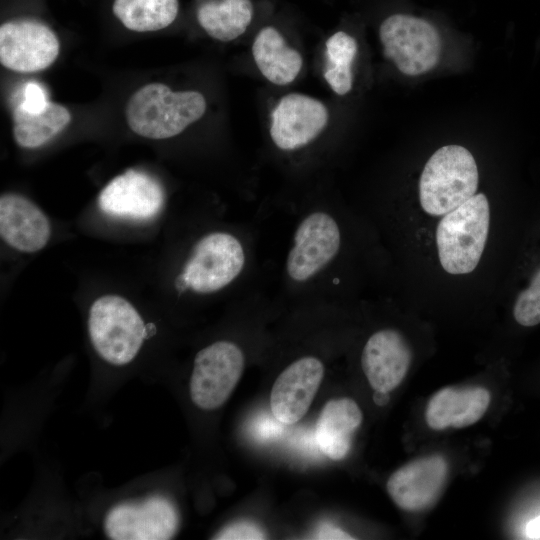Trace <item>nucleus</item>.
I'll return each mask as SVG.
<instances>
[{"mask_svg": "<svg viewBox=\"0 0 540 540\" xmlns=\"http://www.w3.org/2000/svg\"><path fill=\"white\" fill-rule=\"evenodd\" d=\"M526 534L529 539H540V516L532 519L527 524Z\"/></svg>", "mask_w": 540, "mask_h": 540, "instance_id": "obj_28", "label": "nucleus"}, {"mask_svg": "<svg viewBox=\"0 0 540 540\" xmlns=\"http://www.w3.org/2000/svg\"><path fill=\"white\" fill-rule=\"evenodd\" d=\"M448 476V464L440 455L413 460L396 470L387 481L394 503L409 512L430 508L440 497Z\"/></svg>", "mask_w": 540, "mask_h": 540, "instance_id": "obj_13", "label": "nucleus"}, {"mask_svg": "<svg viewBox=\"0 0 540 540\" xmlns=\"http://www.w3.org/2000/svg\"><path fill=\"white\" fill-rule=\"evenodd\" d=\"M379 37L384 55L405 75L426 73L439 61L441 38L437 29L425 19L393 14L380 25Z\"/></svg>", "mask_w": 540, "mask_h": 540, "instance_id": "obj_7", "label": "nucleus"}, {"mask_svg": "<svg viewBox=\"0 0 540 540\" xmlns=\"http://www.w3.org/2000/svg\"><path fill=\"white\" fill-rule=\"evenodd\" d=\"M490 206L484 193H476L443 215L436 228L442 268L451 275L471 273L479 264L487 242Z\"/></svg>", "mask_w": 540, "mask_h": 540, "instance_id": "obj_4", "label": "nucleus"}, {"mask_svg": "<svg viewBox=\"0 0 540 540\" xmlns=\"http://www.w3.org/2000/svg\"><path fill=\"white\" fill-rule=\"evenodd\" d=\"M479 173L468 149L446 145L426 162L419 179V202L431 216H443L476 194Z\"/></svg>", "mask_w": 540, "mask_h": 540, "instance_id": "obj_5", "label": "nucleus"}, {"mask_svg": "<svg viewBox=\"0 0 540 540\" xmlns=\"http://www.w3.org/2000/svg\"><path fill=\"white\" fill-rule=\"evenodd\" d=\"M324 376V365L314 356H303L288 365L276 378L270 408L282 424L298 422L308 411Z\"/></svg>", "mask_w": 540, "mask_h": 540, "instance_id": "obj_14", "label": "nucleus"}, {"mask_svg": "<svg viewBox=\"0 0 540 540\" xmlns=\"http://www.w3.org/2000/svg\"><path fill=\"white\" fill-rule=\"evenodd\" d=\"M343 234L335 215L325 208L301 214L284 262L285 286L302 293L319 286L342 250Z\"/></svg>", "mask_w": 540, "mask_h": 540, "instance_id": "obj_2", "label": "nucleus"}, {"mask_svg": "<svg viewBox=\"0 0 540 540\" xmlns=\"http://www.w3.org/2000/svg\"><path fill=\"white\" fill-rule=\"evenodd\" d=\"M88 331L99 356L122 366L138 354L146 338V325L132 304L117 295H104L90 307Z\"/></svg>", "mask_w": 540, "mask_h": 540, "instance_id": "obj_6", "label": "nucleus"}, {"mask_svg": "<svg viewBox=\"0 0 540 540\" xmlns=\"http://www.w3.org/2000/svg\"><path fill=\"white\" fill-rule=\"evenodd\" d=\"M329 113L318 99L299 93L283 96L271 115L270 136L281 151L299 150L326 128Z\"/></svg>", "mask_w": 540, "mask_h": 540, "instance_id": "obj_11", "label": "nucleus"}, {"mask_svg": "<svg viewBox=\"0 0 540 540\" xmlns=\"http://www.w3.org/2000/svg\"><path fill=\"white\" fill-rule=\"evenodd\" d=\"M327 63L323 76L338 95H345L352 89V63L357 54L356 40L344 31H338L326 41Z\"/></svg>", "mask_w": 540, "mask_h": 540, "instance_id": "obj_23", "label": "nucleus"}, {"mask_svg": "<svg viewBox=\"0 0 540 540\" xmlns=\"http://www.w3.org/2000/svg\"><path fill=\"white\" fill-rule=\"evenodd\" d=\"M314 539H322V540H348V539H354L350 534L342 530L341 528L331 524L324 522L322 523L316 530L314 534Z\"/></svg>", "mask_w": 540, "mask_h": 540, "instance_id": "obj_27", "label": "nucleus"}, {"mask_svg": "<svg viewBox=\"0 0 540 540\" xmlns=\"http://www.w3.org/2000/svg\"><path fill=\"white\" fill-rule=\"evenodd\" d=\"M0 234L10 247L34 253L48 243L51 225L32 201L22 195L6 193L0 198Z\"/></svg>", "mask_w": 540, "mask_h": 540, "instance_id": "obj_16", "label": "nucleus"}, {"mask_svg": "<svg viewBox=\"0 0 540 540\" xmlns=\"http://www.w3.org/2000/svg\"><path fill=\"white\" fill-rule=\"evenodd\" d=\"M253 263L251 240L228 230L211 231L197 240L174 281L179 294L209 295L246 278Z\"/></svg>", "mask_w": 540, "mask_h": 540, "instance_id": "obj_1", "label": "nucleus"}, {"mask_svg": "<svg viewBox=\"0 0 540 540\" xmlns=\"http://www.w3.org/2000/svg\"><path fill=\"white\" fill-rule=\"evenodd\" d=\"M252 54L261 74L276 85L293 82L303 65L301 54L289 47L282 34L272 26L258 32Z\"/></svg>", "mask_w": 540, "mask_h": 540, "instance_id": "obj_19", "label": "nucleus"}, {"mask_svg": "<svg viewBox=\"0 0 540 540\" xmlns=\"http://www.w3.org/2000/svg\"><path fill=\"white\" fill-rule=\"evenodd\" d=\"M164 201L161 184L151 175L134 169L114 177L98 197L99 208L105 214L134 220L155 217Z\"/></svg>", "mask_w": 540, "mask_h": 540, "instance_id": "obj_12", "label": "nucleus"}, {"mask_svg": "<svg viewBox=\"0 0 540 540\" xmlns=\"http://www.w3.org/2000/svg\"><path fill=\"white\" fill-rule=\"evenodd\" d=\"M47 103L48 100L43 88L35 82L27 83L23 93V100L19 105L30 111H37Z\"/></svg>", "mask_w": 540, "mask_h": 540, "instance_id": "obj_26", "label": "nucleus"}, {"mask_svg": "<svg viewBox=\"0 0 540 540\" xmlns=\"http://www.w3.org/2000/svg\"><path fill=\"white\" fill-rule=\"evenodd\" d=\"M490 393L483 387H445L429 400L425 419L436 431L464 428L479 421L488 409Z\"/></svg>", "mask_w": 540, "mask_h": 540, "instance_id": "obj_17", "label": "nucleus"}, {"mask_svg": "<svg viewBox=\"0 0 540 540\" xmlns=\"http://www.w3.org/2000/svg\"><path fill=\"white\" fill-rule=\"evenodd\" d=\"M513 316L518 324L532 327L540 324V267L534 272L528 286L517 296Z\"/></svg>", "mask_w": 540, "mask_h": 540, "instance_id": "obj_24", "label": "nucleus"}, {"mask_svg": "<svg viewBox=\"0 0 540 540\" xmlns=\"http://www.w3.org/2000/svg\"><path fill=\"white\" fill-rule=\"evenodd\" d=\"M71 120L66 107L48 101L40 110L30 111L19 104L13 110V135L23 148H37L59 134Z\"/></svg>", "mask_w": 540, "mask_h": 540, "instance_id": "obj_20", "label": "nucleus"}, {"mask_svg": "<svg viewBox=\"0 0 540 540\" xmlns=\"http://www.w3.org/2000/svg\"><path fill=\"white\" fill-rule=\"evenodd\" d=\"M253 17L251 0L207 1L197 10V20L212 38L229 42L242 35Z\"/></svg>", "mask_w": 540, "mask_h": 540, "instance_id": "obj_21", "label": "nucleus"}, {"mask_svg": "<svg viewBox=\"0 0 540 540\" xmlns=\"http://www.w3.org/2000/svg\"><path fill=\"white\" fill-rule=\"evenodd\" d=\"M206 107L198 91L175 92L162 83H150L130 97L125 117L134 133L159 140L180 134L204 115Z\"/></svg>", "mask_w": 540, "mask_h": 540, "instance_id": "obj_3", "label": "nucleus"}, {"mask_svg": "<svg viewBox=\"0 0 540 540\" xmlns=\"http://www.w3.org/2000/svg\"><path fill=\"white\" fill-rule=\"evenodd\" d=\"M244 367V352L232 341H216L201 349L195 356L189 384L193 403L203 410L222 406L239 382Z\"/></svg>", "mask_w": 540, "mask_h": 540, "instance_id": "obj_8", "label": "nucleus"}, {"mask_svg": "<svg viewBox=\"0 0 540 540\" xmlns=\"http://www.w3.org/2000/svg\"><path fill=\"white\" fill-rule=\"evenodd\" d=\"M179 9L178 0H115L114 15L129 30L151 32L169 26Z\"/></svg>", "mask_w": 540, "mask_h": 540, "instance_id": "obj_22", "label": "nucleus"}, {"mask_svg": "<svg viewBox=\"0 0 540 540\" xmlns=\"http://www.w3.org/2000/svg\"><path fill=\"white\" fill-rule=\"evenodd\" d=\"M178 527L176 507L159 495L113 507L104 523L107 536L115 540H166L175 535Z\"/></svg>", "mask_w": 540, "mask_h": 540, "instance_id": "obj_9", "label": "nucleus"}, {"mask_svg": "<svg viewBox=\"0 0 540 540\" xmlns=\"http://www.w3.org/2000/svg\"><path fill=\"white\" fill-rule=\"evenodd\" d=\"M412 353L405 337L386 328L373 333L361 355L362 370L374 391L391 392L405 378Z\"/></svg>", "mask_w": 540, "mask_h": 540, "instance_id": "obj_15", "label": "nucleus"}, {"mask_svg": "<svg viewBox=\"0 0 540 540\" xmlns=\"http://www.w3.org/2000/svg\"><path fill=\"white\" fill-rule=\"evenodd\" d=\"M362 419V412L353 399L344 397L329 400L316 422L315 438L319 449L330 459L345 458Z\"/></svg>", "mask_w": 540, "mask_h": 540, "instance_id": "obj_18", "label": "nucleus"}, {"mask_svg": "<svg viewBox=\"0 0 540 540\" xmlns=\"http://www.w3.org/2000/svg\"><path fill=\"white\" fill-rule=\"evenodd\" d=\"M263 529L253 521L240 520L233 522L219 531L214 539L221 540H260L265 539Z\"/></svg>", "mask_w": 540, "mask_h": 540, "instance_id": "obj_25", "label": "nucleus"}, {"mask_svg": "<svg viewBox=\"0 0 540 540\" xmlns=\"http://www.w3.org/2000/svg\"><path fill=\"white\" fill-rule=\"evenodd\" d=\"M59 40L45 24L9 21L0 27V62L13 71L31 73L48 68L59 54Z\"/></svg>", "mask_w": 540, "mask_h": 540, "instance_id": "obj_10", "label": "nucleus"}, {"mask_svg": "<svg viewBox=\"0 0 540 540\" xmlns=\"http://www.w3.org/2000/svg\"><path fill=\"white\" fill-rule=\"evenodd\" d=\"M373 400L376 405L385 406L390 400L389 392L375 391L373 394Z\"/></svg>", "mask_w": 540, "mask_h": 540, "instance_id": "obj_29", "label": "nucleus"}]
</instances>
